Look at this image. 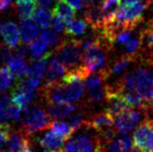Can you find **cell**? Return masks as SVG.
<instances>
[{
    "instance_id": "obj_1",
    "label": "cell",
    "mask_w": 153,
    "mask_h": 152,
    "mask_svg": "<svg viewBox=\"0 0 153 152\" xmlns=\"http://www.w3.org/2000/svg\"><path fill=\"white\" fill-rule=\"evenodd\" d=\"M146 64L148 66L134 68L111 86L117 92L134 91L138 93L146 104V110H149L153 107V64Z\"/></svg>"
},
{
    "instance_id": "obj_2",
    "label": "cell",
    "mask_w": 153,
    "mask_h": 152,
    "mask_svg": "<svg viewBox=\"0 0 153 152\" xmlns=\"http://www.w3.org/2000/svg\"><path fill=\"white\" fill-rule=\"evenodd\" d=\"M84 91L80 81L64 82L60 81L53 85H44L39 92L48 104L75 102L82 97Z\"/></svg>"
},
{
    "instance_id": "obj_3",
    "label": "cell",
    "mask_w": 153,
    "mask_h": 152,
    "mask_svg": "<svg viewBox=\"0 0 153 152\" xmlns=\"http://www.w3.org/2000/svg\"><path fill=\"white\" fill-rule=\"evenodd\" d=\"M82 41L65 40L56 47L54 54L56 60H58L65 68L72 70L82 65Z\"/></svg>"
},
{
    "instance_id": "obj_4",
    "label": "cell",
    "mask_w": 153,
    "mask_h": 152,
    "mask_svg": "<svg viewBox=\"0 0 153 152\" xmlns=\"http://www.w3.org/2000/svg\"><path fill=\"white\" fill-rule=\"evenodd\" d=\"M51 116L39 105L27 108L22 119V131L27 136L48 129L51 124Z\"/></svg>"
},
{
    "instance_id": "obj_5",
    "label": "cell",
    "mask_w": 153,
    "mask_h": 152,
    "mask_svg": "<svg viewBox=\"0 0 153 152\" xmlns=\"http://www.w3.org/2000/svg\"><path fill=\"white\" fill-rule=\"evenodd\" d=\"M108 50H111V47L100 37V39L93 46L84 50V54L82 56V65L86 68L90 74L108 67L107 51Z\"/></svg>"
},
{
    "instance_id": "obj_6",
    "label": "cell",
    "mask_w": 153,
    "mask_h": 152,
    "mask_svg": "<svg viewBox=\"0 0 153 152\" xmlns=\"http://www.w3.org/2000/svg\"><path fill=\"white\" fill-rule=\"evenodd\" d=\"M62 152H107V145L102 142L98 135L83 133L71 139Z\"/></svg>"
},
{
    "instance_id": "obj_7",
    "label": "cell",
    "mask_w": 153,
    "mask_h": 152,
    "mask_svg": "<svg viewBox=\"0 0 153 152\" xmlns=\"http://www.w3.org/2000/svg\"><path fill=\"white\" fill-rule=\"evenodd\" d=\"M150 5L146 0L129 6H122L115 16V21L130 28H136L143 21V14Z\"/></svg>"
},
{
    "instance_id": "obj_8",
    "label": "cell",
    "mask_w": 153,
    "mask_h": 152,
    "mask_svg": "<svg viewBox=\"0 0 153 152\" xmlns=\"http://www.w3.org/2000/svg\"><path fill=\"white\" fill-rule=\"evenodd\" d=\"M133 143L146 150L153 152V121L148 117L140 124L133 135Z\"/></svg>"
},
{
    "instance_id": "obj_9",
    "label": "cell",
    "mask_w": 153,
    "mask_h": 152,
    "mask_svg": "<svg viewBox=\"0 0 153 152\" xmlns=\"http://www.w3.org/2000/svg\"><path fill=\"white\" fill-rule=\"evenodd\" d=\"M142 118V114L137 110L128 109L114 118V126L117 135H127L138 125Z\"/></svg>"
},
{
    "instance_id": "obj_10",
    "label": "cell",
    "mask_w": 153,
    "mask_h": 152,
    "mask_svg": "<svg viewBox=\"0 0 153 152\" xmlns=\"http://www.w3.org/2000/svg\"><path fill=\"white\" fill-rule=\"evenodd\" d=\"M112 125H114V117L107 110H105V111L98 113L91 118L87 119L85 128L95 130L99 133L108 128H111Z\"/></svg>"
},
{
    "instance_id": "obj_11",
    "label": "cell",
    "mask_w": 153,
    "mask_h": 152,
    "mask_svg": "<svg viewBox=\"0 0 153 152\" xmlns=\"http://www.w3.org/2000/svg\"><path fill=\"white\" fill-rule=\"evenodd\" d=\"M0 35L3 38L4 43L11 49L18 47L21 41L19 28L13 22H7L0 26Z\"/></svg>"
},
{
    "instance_id": "obj_12",
    "label": "cell",
    "mask_w": 153,
    "mask_h": 152,
    "mask_svg": "<svg viewBox=\"0 0 153 152\" xmlns=\"http://www.w3.org/2000/svg\"><path fill=\"white\" fill-rule=\"evenodd\" d=\"M84 19L87 24L96 32H100L104 26V18L101 11V6H94L86 8L84 12Z\"/></svg>"
},
{
    "instance_id": "obj_13",
    "label": "cell",
    "mask_w": 153,
    "mask_h": 152,
    "mask_svg": "<svg viewBox=\"0 0 153 152\" xmlns=\"http://www.w3.org/2000/svg\"><path fill=\"white\" fill-rule=\"evenodd\" d=\"M66 68L58 60L52 59L46 73L45 85H53V83L60 82L66 75Z\"/></svg>"
},
{
    "instance_id": "obj_14",
    "label": "cell",
    "mask_w": 153,
    "mask_h": 152,
    "mask_svg": "<svg viewBox=\"0 0 153 152\" xmlns=\"http://www.w3.org/2000/svg\"><path fill=\"white\" fill-rule=\"evenodd\" d=\"M19 31L22 38V41L25 45H28L34 41L38 36V26L35 21L29 19H21L19 22Z\"/></svg>"
},
{
    "instance_id": "obj_15",
    "label": "cell",
    "mask_w": 153,
    "mask_h": 152,
    "mask_svg": "<svg viewBox=\"0 0 153 152\" xmlns=\"http://www.w3.org/2000/svg\"><path fill=\"white\" fill-rule=\"evenodd\" d=\"M36 91H25L14 88L11 92L10 100L14 106L19 108L22 110H25L27 105L33 101L35 98Z\"/></svg>"
},
{
    "instance_id": "obj_16",
    "label": "cell",
    "mask_w": 153,
    "mask_h": 152,
    "mask_svg": "<svg viewBox=\"0 0 153 152\" xmlns=\"http://www.w3.org/2000/svg\"><path fill=\"white\" fill-rule=\"evenodd\" d=\"M49 105L48 113L53 119L66 117L76 110V106L69 103H53Z\"/></svg>"
},
{
    "instance_id": "obj_17",
    "label": "cell",
    "mask_w": 153,
    "mask_h": 152,
    "mask_svg": "<svg viewBox=\"0 0 153 152\" xmlns=\"http://www.w3.org/2000/svg\"><path fill=\"white\" fill-rule=\"evenodd\" d=\"M38 143L41 146L47 147L50 149H54V150H61L63 143L67 141L66 139L63 137H60L59 135L53 133V132H50V133H46L45 135L41 138L37 139Z\"/></svg>"
},
{
    "instance_id": "obj_18",
    "label": "cell",
    "mask_w": 153,
    "mask_h": 152,
    "mask_svg": "<svg viewBox=\"0 0 153 152\" xmlns=\"http://www.w3.org/2000/svg\"><path fill=\"white\" fill-rule=\"evenodd\" d=\"M76 11L66 0H59L52 9V14L62 19L65 22H69L75 18Z\"/></svg>"
},
{
    "instance_id": "obj_19",
    "label": "cell",
    "mask_w": 153,
    "mask_h": 152,
    "mask_svg": "<svg viewBox=\"0 0 153 152\" xmlns=\"http://www.w3.org/2000/svg\"><path fill=\"white\" fill-rule=\"evenodd\" d=\"M119 0H103L101 4V11L104 18V25L114 21L115 16L119 10Z\"/></svg>"
},
{
    "instance_id": "obj_20",
    "label": "cell",
    "mask_w": 153,
    "mask_h": 152,
    "mask_svg": "<svg viewBox=\"0 0 153 152\" xmlns=\"http://www.w3.org/2000/svg\"><path fill=\"white\" fill-rule=\"evenodd\" d=\"M51 55V53H47L44 55H42L41 57H39L37 59L31 63V65L28 67L27 73L25 76H31V77H36L41 79L44 77L47 68V62L48 59Z\"/></svg>"
},
{
    "instance_id": "obj_21",
    "label": "cell",
    "mask_w": 153,
    "mask_h": 152,
    "mask_svg": "<svg viewBox=\"0 0 153 152\" xmlns=\"http://www.w3.org/2000/svg\"><path fill=\"white\" fill-rule=\"evenodd\" d=\"M8 69L10 70L13 77L16 79H22L23 76L26 75L28 66L25 59L13 54V56L8 62Z\"/></svg>"
},
{
    "instance_id": "obj_22",
    "label": "cell",
    "mask_w": 153,
    "mask_h": 152,
    "mask_svg": "<svg viewBox=\"0 0 153 152\" xmlns=\"http://www.w3.org/2000/svg\"><path fill=\"white\" fill-rule=\"evenodd\" d=\"M137 57H138V55H132V54H127V53L123 54L122 56H120L119 58L116 59V60H114L111 66H108L110 76L120 74L122 71L125 70L132 62H134L137 59Z\"/></svg>"
},
{
    "instance_id": "obj_23",
    "label": "cell",
    "mask_w": 153,
    "mask_h": 152,
    "mask_svg": "<svg viewBox=\"0 0 153 152\" xmlns=\"http://www.w3.org/2000/svg\"><path fill=\"white\" fill-rule=\"evenodd\" d=\"M87 29V22L83 19H72L67 22L64 28V33L68 36H80L84 35Z\"/></svg>"
},
{
    "instance_id": "obj_24",
    "label": "cell",
    "mask_w": 153,
    "mask_h": 152,
    "mask_svg": "<svg viewBox=\"0 0 153 152\" xmlns=\"http://www.w3.org/2000/svg\"><path fill=\"white\" fill-rule=\"evenodd\" d=\"M16 13L22 19H30L34 15L36 10V4L32 1H19L17 0L15 4Z\"/></svg>"
},
{
    "instance_id": "obj_25",
    "label": "cell",
    "mask_w": 153,
    "mask_h": 152,
    "mask_svg": "<svg viewBox=\"0 0 153 152\" xmlns=\"http://www.w3.org/2000/svg\"><path fill=\"white\" fill-rule=\"evenodd\" d=\"M50 129L53 133L59 135L60 137H63L64 139H68L72 135L75 133V129L68 122H63V121H51L50 124Z\"/></svg>"
},
{
    "instance_id": "obj_26",
    "label": "cell",
    "mask_w": 153,
    "mask_h": 152,
    "mask_svg": "<svg viewBox=\"0 0 153 152\" xmlns=\"http://www.w3.org/2000/svg\"><path fill=\"white\" fill-rule=\"evenodd\" d=\"M119 138L114 139L108 145L110 152H128L131 147V139L128 135H117Z\"/></svg>"
},
{
    "instance_id": "obj_27",
    "label": "cell",
    "mask_w": 153,
    "mask_h": 152,
    "mask_svg": "<svg viewBox=\"0 0 153 152\" xmlns=\"http://www.w3.org/2000/svg\"><path fill=\"white\" fill-rule=\"evenodd\" d=\"M40 85V79L31 76H26L25 78L21 79L17 82L15 88L25 90V91H36V88Z\"/></svg>"
},
{
    "instance_id": "obj_28",
    "label": "cell",
    "mask_w": 153,
    "mask_h": 152,
    "mask_svg": "<svg viewBox=\"0 0 153 152\" xmlns=\"http://www.w3.org/2000/svg\"><path fill=\"white\" fill-rule=\"evenodd\" d=\"M48 44L44 41L43 39L38 38L35 39V41L29 44V51H30V56L32 60H35L39 57H41L43 53H45V50H47Z\"/></svg>"
},
{
    "instance_id": "obj_29",
    "label": "cell",
    "mask_w": 153,
    "mask_h": 152,
    "mask_svg": "<svg viewBox=\"0 0 153 152\" xmlns=\"http://www.w3.org/2000/svg\"><path fill=\"white\" fill-rule=\"evenodd\" d=\"M88 90V102L90 104H96L106 99L107 85H98Z\"/></svg>"
},
{
    "instance_id": "obj_30",
    "label": "cell",
    "mask_w": 153,
    "mask_h": 152,
    "mask_svg": "<svg viewBox=\"0 0 153 152\" xmlns=\"http://www.w3.org/2000/svg\"><path fill=\"white\" fill-rule=\"evenodd\" d=\"M33 18H34V21L37 22L42 28H47V27L50 25L51 21V12L48 9H43V8H39V9L35 10Z\"/></svg>"
},
{
    "instance_id": "obj_31",
    "label": "cell",
    "mask_w": 153,
    "mask_h": 152,
    "mask_svg": "<svg viewBox=\"0 0 153 152\" xmlns=\"http://www.w3.org/2000/svg\"><path fill=\"white\" fill-rule=\"evenodd\" d=\"M142 44H143V39H142V35L140 33L138 37L130 39L125 44V47H124L125 53L132 54V55H138V51L142 49Z\"/></svg>"
},
{
    "instance_id": "obj_32",
    "label": "cell",
    "mask_w": 153,
    "mask_h": 152,
    "mask_svg": "<svg viewBox=\"0 0 153 152\" xmlns=\"http://www.w3.org/2000/svg\"><path fill=\"white\" fill-rule=\"evenodd\" d=\"M86 122H87V118L84 113H79L72 115L69 118V120H68V123H69L75 130H79L80 128H83V127L85 128Z\"/></svg>"
},
{
    "instance_id": "obj_33",
    "label": "cell",
    "mask_w": 153,
    "mask_h": 152,
    "mask_svg": "<svg viewBox=\"0 0 153 152\" xmlns=\"http://www.w3.org/2000/svg\"><path fill=\"white\" fill-rule=\"evenodd\" d=\"M39 37L43 39L48 45H54L59 41V36L53 30H50L47 28H42L40 30Z\"/></svg>"
},
{
    "instance_id": "obj_34",
    "label": "cell",
    "mask_w": 153,
    "mask_h": 152,
    "mask_svg": "<svg viewBox=\"0 0 153 152\" xmlns=\"http://www.w3.org/2000/svg\"><path fill=\"white\" fill-rule=\"evenodd\" d=\"M13 75L11 74L8 67L0 68V91L8 88L12 82Z\"/></svg>"
},
{
    "instance_id": "obj_35",
    "label": "cell",
    "mask_w": 153,
    "mask_h": 152,
    "mask_svg": "<svg viewBox=\"0 0 153 152\" xmlns=\"http://www.w3.org/2000/svg\"><path fill=\"white\" fill-rule=\"evenodd\" d=\"M11 126L7 123L0 124V150H2L11 137Z\"/></svg>"
},
{
    "instance_id": "obj_36",
    "label": "cell",
    "mask_w": 153,
    "mask_h": 152,
    "mask_svg": "<svg viewBox=\"0 0 153 152\" xmlns=\"http://www.w3.org/2000/svg\"><path fill=\"white\" fill-rule=\"evenodd\" d=\"M13 56L11 47L4 44H0V66H4Z\"/></svg>"
},
{
    "instance_id": "obj_37",
    "label": "cell",
    "mask_w": 153,
    "mask_h": 152,
    "mask_svg": "<svg viewBox=\"0 0 153 152\" xmlns=\"http://www.w3.org/2000/svg\"><path fill=\"white\" fill-rule=\"evenodd\" d=\"M21 113H22V110L14 105L8 107L6 110L7 119H10V120L13 121H19V119L21 118Z\"/></svg>"
},
{
    "instance_id": "obj_38",
    "label": "cell",
    "mask_w": 153,
    "mask_h": 152,
    "mask_svg": "<svg viewBox=\"0 0 153 152\" xmlns=\"http://www.w3.org/2000/svg\"><path fill=\"white\" fill-rule=\"evenodd\" d=\"M133 30H134V29H132V28H127V29L122 30L121 32H120V33H118L117 36H116L115 43L123 44V45H125V44L129 41V40L131 39Z\"/></svg>"
},
{
    "instance_id": "obj_39",
    "label": "cell",
    "mask_w": 153,
    "mask_h": 152,
    "mask_svg": "<svg viewBox=\"0 0 153 152\" xmlns=\"http://www.w3.org/2000/svg\"><path fill=\"white\" fill-rule=\"evenodd\" d=\"M50 25L52 30H54L56 32H61L62 30H64V28H65V22H64L62 19L57 17V16L53 15Z\"/></svg>"
},
{
    "instance_id": "obj_40",
    "label": "cell",
    "mask_w": 153,
    "mask_h": 152,
    "mask_svg": "<svg viewBox=\"0 0 153 152\" xmlns=\"http://www.w3.org/2000/svg\"><path fill=\"white\" fill-rule=\"evenodd\" d=\"M9 105V97L6 93H0V110H6Z\"/></svg>"
},
{
    "instance_id": "obj_41",
    "label": "cell",
    "mask_w": 153,
    "mask_h": 152,
    "mask_svg": "<svg viewBox=\"0 0 153 152\" xmlns=\"http://www.w3.org/2000/svg\"><path fill=\"white\" fill-rule=\"evenodd\" d=\"M66 1L70 4V5L75 8L76 10H82L83 6V0H66Z\"/></svg>"
},
{
    "instance_id": "obj_42",
    "label": "cell",
    "mask_w": 153,
    "mask_h": 152,
    "mask_svg": "<svg viewBox=\"0 0 153 152\" xmlns=\"http://www.w3.org/2000/svg\"><path fill=\"white\" fill-rule=\"evenodd\" d=\"M36 5L43 9H49L52 4V0H36Z\"/></svg>"
},
{
    "instance_id": "obj_43",
    "label": "cell",
    "mask_w": 153,
    "mask_h": 152,
    "mask_svg": "<svg viewBox=\"0 0 153 152\" xmlns=\"http://www.w3.org/2000/svg\"><path fill=\"white\" fill-rule=\"evenodd\" d=\"M12 5V0H0V13L9 9Z\"/></svg>"
},
{
    "instance_id": "obj_44",
    "label": "cell",
    "mask_w": 153,
    "mask_h": 152,
    "mask_svg": "<svg viewBox=\"0 0 153 152\" xmlns=\"http://www.w3.org/2000/svg\"><path fill=\"white\" fill-rule=\"evenodd\" d=\"M19 152H33L31 149V147H30V142H29V139H28L25 142V143H23L22 148L21 149V151H19Z\"/></svg>"
},
{
    "instance_id": "obj_45",
    "label": "cell",
    "mask_w": 153,
    "mask_h": 152,
    "mask_svg": "<svg viewBox=\"0 0 153 152\" xmlns=\"http://www.w3.org/2000/svg\"><path fill=\"white\" fill-rule=\"evenodd\" d=\"M121 6H129V5H133V4H137L140 3L142 0H119Z\"/></svg>"
},
{
    "instance_id": "obj_46",
    "label": "cell",
    "mask_w": 153,
    "mask_h": 152,
    "mask_svg": "<svg viewBox=\"0 0 153 152\" xmlns=\"http://www.w3.org/2000/svg\"><path fill=\"white\" fill-rule=\"evenodd\" d=\"M129 152H147V151H146V150H144V149H143V148H140V147L137 146V145H134Z\"/></svg>"
},
{
    "instance_id": "obj_47",
    "label": "cell",
    "mask_w": 153,
    "mask_h": 152,
    "mask_svg": "<svg viewBox=\"0 0 153 152\" xmlns=\"http://www.w3.org/2000/svg\"><path fill=\"white\" fill-rule=\"evenodd\" d=\"M33 152H39V151H35V149L34 150H32ZM41 152H62V149L61 150H43V151H41Z\"/></svg>"
},
{
    "instance_id": "obj_48",
    "label": "cell",
    "mask_w": 153,
    "mask_h": 152,
    "mask_svg": "<svg viewBox=\"0 0 153 152\" xmlns=\"http://www.w3.org/2000/svg\"><path fill=\"white\" fill-rule=\"evenodd\" d=\"M19 1H32V2H35L36 0H19Z\"/></svg>"
},
{
    "instance_id": "obj_49",
    "label": "cell",
    "mask_w": 153,
    "mask_h": 152,
    "mask_svg": "<svg viewBox=\"0 0 153 152\" xmlns=\"http://www.w3.org/2000/svg\"><path fill=\"white\" fill-rule=\"evenodd\" d=\"M149 119H151V120H152V121H153V118H149Z\"/></svg>"
}]
</instances>
